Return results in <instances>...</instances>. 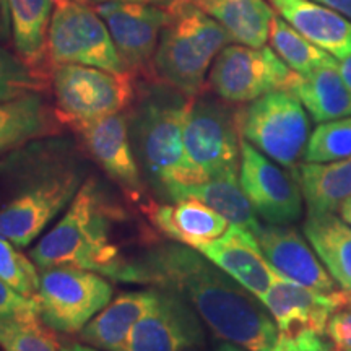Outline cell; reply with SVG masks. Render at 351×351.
<instances>
[{
    "label": "cell",
    "mask_w": 351,
    "mask_h": 351,
    "mask_svg": "<svg viewBox=\"0 0 351 351\" xmlns=\"http://www.w3.org/2000/svg\"><path fill=\"white\" fill-rule=\"evenodd\" d=\"M132 263L135 283L182 296L218 339L247 351H278V327L262 301L197 249L153 245Z\"/></svg>",
    "instance_id": "obj_1"
},
{
    "label": "cell",
    "mask_w": 351,
    "mask_h": 351,
    "mask_svg": "<svg viewBox=\"0 0 351 351\" xmlns=\"http://www.w3.org/2000/svg\"><path fill=\"white\" fill-rule=\"evenodd\" d=\"M85 181V155L59 135L0 156V238L28 247L69 207Z\"/></svg>",
    "instance_id": "obj_2"
},
{
    "label": "cell",
    "mask_w": 351,
    "mask_h": 351,
    "mask_svg": "<svg viewBox=\"0 0 351 351\" xmlns=\"http://www.w3.org/2000/svg\"><path fill=\"white\" fill-rule=\"evenodd\" d=\"M124 219V210L114 204L99 182L86 178L67 212L34 245L32 258L41 270L69 265L135 283L134 263L122 256L112 234L114 226Z\"/></svg>",
    "instance_id": "obj_3"
},
{
    "label": "cell",
    "mask_w": 351,
    "mask_h": 351,
    "mask_svg": "<svg viewBox=\"0 0 351 351\" xmlns=\"http://www.w3.org/2000/svg\"><path fill=\"white\" fill-rule=\"evenodd\" d=\"M192 98L169 85H152L129 116L130 140L140 168L166 195L186 171L184 125Z\"/></svg>",
    "instance_id": "obj_4"
},
{
    "label": "cell",
    "mask_w": 351,
    "mask_h": 351,
    "mask_svg": "<svg viewBox=\"0 0 351 351\" xmlns=\"http://www.w3.org/2000/svg\"><path fill=\"white\" fill-rule=\"evenodd\" d=\"M166 10L169 20L161 32L153 70L166 85L195 98L204 90L213 60L231 38L217 20L191 0H173Z\"/></svg>",
    "instance_id": "obj_5"
},
{
    "label": "cell",
    "mask_w": 351,
    "mask_h": 351,
    "mask_svg": "<svg viewBox=\"0 0 351 351\" xmlns=\"http://www.w3.org/2000/svg\"><path fill=\"white\" fill-rule=\"evenodd\" d=\"M184 153L186 171L182 181L166 194L168 199L179 187L239 176L238 111H232L223 99L200 95L192 98L184 125Z\"/></svg>",
    "instance_id": "obj_6"
},
{
    "label": "cell",
    "mask_w": 351,
    "mask_h": 351,
    "mask_svg": "<svg viewBox=\"0 0 351 351\" xmlns=\"http://www.w3.org/2000/svg\"><path fill=\"white\" fill-rule=\"evenodd\" d=\"M350 296L346 289L322 293L276 276L261 301L278 327V351H337L327 322Z\"/></svg>",
    "instance_id": "obj_7"
},
{
    "label": "cell",
    "mask_w": 351,
    "mask_h": 351,
    "mask_svg": "<svg viewBox=\"0 0 351 351\" xmlns=\"http://www.w3.org/2000/svg\"><path fill=\"white\" fill-rule=\"evenodd\" d=\"M239 134L283 168L296 171L309 142V117L300 98L276 90L238 109Z\"/></svg>",
    "instance_id": "obj_8"
},
{
    "label": "cell",
    "mask_w": 351,
    "mask_h": 351,
    "mask_svg": "<svg viewBox=\"0 0 351 351\" xmlns=\"http://www.w3.org/2000/svg\"><path fill=\"white\" fill-rule=\"evenodd\" d=\"M51 85L57 117L69 129L124 112L135 99L130 72L116 73L90 65L65 64L52 70Z\"/></svg>",
    "instance_id": "obj_9"
},
{
    "label": "cell",
    "mask_w": 351,
    "mask_h": 351,
    "mask_svg": "<svg viewBox=\"0 0 351 351\" xmlns=\"http://www.w3.org/2000/svg\"><path fill=\"white\" fill-rule=\"evenodd\" d=\"M47 57L52 69L78 64L116 73L129 72L98 12L73 0H54Z\"/></svg>",
    "instance_id": "obj_10"
},
{
    "label": "cell",
    "mask_w": 351,
    "mask_h": 351,
    "mask_svg": "<svg viewBox=\"0 0 351 351\" xmlns=\"http://www.w3.org/2000/svg\"><path fill=\"white\" fill-rule=\"evenodd\" d=\"M112 285L96 271L59 265L41 271L36 295L39 317L52 330L80 333L109 304Z\"/></svg>",
    "instance_id": "obj_11"
},
{
    "label": "cell",
    "mask_w": 351,
    "mask_h": 351,
    "mask_svg": "<svg viewBox=\"0 0 351 351\" xmlns=\"http://www.w3.org/2000/svg\"><path fill=\"white\" fill-rule=\"evenodd\" d=\"M295 78L296 72H293L271 47L232 44L226 46L213 60L208 83L219 99L243 104L270 91H289Z\"/></svg>",
    "instance_id": "obj_12"
},
{
    "label": "cell",
    "mask_w": 351,
    "mask_h": 351,
    "mask_svg": "<svg viewBox=\"0 0 351 351\" xmlns=\"http://www.w3.org/2000/svg\"><path fill=\"white\" fill-rule=\"evenodd\" d=\"M239 182L254 212L269 225H291L302 215V192L296 171L278 163L241 137Z\"/></svg>",
    "instance_id": "obj_13"
},
{
    "label": "cell",
    "mask_w": 351,
    "mask_h": 351,
    "mask_svg": "<svg viewBox=\"0 0 351 351\" xmlns=\"http://www.w3.org/2000/svg\"><path fill=\"white\" fill-rule=\"evenodd\" d=\"M93 8L106 23L114 46L130 73L153 67L161 32L169 20L166 7L109 0L95 3Z\"/></svg>",
    "instance_id": "obj_14"
},
{
    "label": "cell",
    "mask_w": 351,
    "mask_h": 351,
    "mask_svg": "<svg viewBox=\"0 0 351 351\" xmlns=\"http://www.w3.org/2000/svg\"><path fill=\"white\" fill-rule=\"evenodd\" d=\"M83 152L122 189L130 200L143 199V181L130 140L129 116L112 114L91 122L72 125Z\"/></svg>",
    "instance_id": "obj_15"
},
{
    "label": "cell",
    "mask_w": 351,
    "mask_h": 351,
    "mask_svg": "<svg viewBox=\"0 0 351 351\" xmlns=\"http://www.w3.org/2000/svg\"><path fill=\"white\" fill-rule=\"evenodd\" d=\"M158 289V302L132 327L124 351H189L204 345V326L194 307L169 289Z\"/></svg>",
    "instance_id": "obj_16"
},
{
    "label": "cell",
    "mask_w": 351,
    "mask_h": 351,
    "mask_svg": "<svg viewBox=\"0 0 351 351\" xmlns=\"http://www.w3.org/2000/svg\"><path fill=\"white\" fill-rule=\"evenodd\" d=\"M256 238L263 256L278 275L322 293L339 289L317 254L295 228L267 225L261 228Z\"/></svg>",
    "instance_id": "obj_17"
},
{
    "label": "cell",
    "mask_w": 351,
    "mask_h": 351,
    "mask_svg": "<svg viewBox=\"0 0 351 351\" xmlns=\"http://www.w3.org/2000/svg\"><path fill=\"white\" fill-rule=\"evenodd\" d=\"M197 251L258 300L278 276L263 256L256 236L241 226L230 225L219 238L200 245Z\"/></svg>",
    "instance_id": "obj_18"
},
{
    "label": "cell",
    "mask_w": 351,
    "mask_h": 351,
    "mask_svg": "<svg viewBox=\"0 0 351 351\" xmlns=\"http://www.w3.org/2000/svg\"><path fill=\"white\" fill-rule=\"evenodd\" d=\"M142 208L152 225L166 238L194 249L219 238L231 225L223 215L194 197L174 200L173 204L150 200Z\"/></svg>",
    "instance_id": "obj_19"
},
{
    "label": "cell",
    "mask_w": 351,
    "mask_h": 351,
    "mask_svg": "<svg viewBox=\"0 0 351 351\" xmlns=\"http://www.w3.org/2000/svg\"><path fill=\"white\" fill-rule=\"evenodd\" d=\"M307 41L335 59L351 56V20L314 0H267Z\"/></svg>",
    "instance_id": "obj_20"
},
{
    "label": "cell",
    "mask_w": 351,
    "mask_h": 351,
    "mask_svg": "<svg viewBox=\"0 0 351 351\" xmlns=\"http://www.w3.org/2000/svg\"><path fill=\"white\" fill-rule=\"evenodd\" d=\"M62 122L44 93H29L0 103V156L36 140L57 137Z\"/></svg>",
    "instance_id": "obj_21"
},
{
    "label": "cell",
    "mask_w": 351,
    "mask_h": 351,
    "mask_svg": "<svg viewBox=\"0 0 351 351\" xmlns=\"http://www.w3.org/2000/svg\"><path fill=\"white\" fill-rule=\"evenodd\" d=\"M158 298V288L122 293L82 328L80 339L103 351H124L132 327L155 307Z\"/></svg>",
    "instance_id": "obj_22"
},
{
    "label": "cell",
    "mask_w": 351,
    "mask_h": 351,
    "mask_svg": "<svg viewBox=\"0 0 351 351\" xmlns=\"http://www.w3.org/2000/svg\"><path fill=\"white\" fill-rule=\"evenodd\" d=\"M289 91L300 98L317 124L351 116V90L340 75L339 62L324 65L307 75L296 73Z\"/></svg>",
    "instance_id": "obj_23"
},
{
    "label": "cell",
    "mask_w": 351,
    "mask_h": 351,
    "mask_svg": "<svg viewBox=\"0 0 351 351\" xmlns=\"http://www.w3.org/2000/svg\"><path fill=\"white\" fill-rule=\"evenodd\" d=\"M217 20L232 43L265 46L275 10L267 0H191Z\"/></svg>",
    "instance_id": "obj_24"
},
{
    "label": "cell",
    "mask_w": 351,
    "mask_h": 351,
    "mask_svg": "<svg viewBox=\"0 0 351 351\" xmlns=\"http://www.w3.org/2000/svg\"><path fill=\"white\" fill-rule=\"evenodd\" d=\"M8 5L16 54L29 67L47 75V34L54 12V0H8Z\"/></svg>",
    "instance_id": "obj_25"
},
{
    "label": "cell",
    "mask_w": 351,
    "mask_h": 351,
    "mask_svg": "<svg viewBox=\"0 0 351 351\" xmlns=\"http://www.w3.org/2000/svg\"><path fill=\"white\" fill-rule=\"evenodd\" d=\"M302 232L337 285L351 291V226L333 213L307 215Z\"/></svg>",
    "instance_id": "obj_26"
},
{
    "label": "cell",
    "mask_w": 351,
    "mask_h": 351,
    "mask_svg": "<svg viewBox=\"0 0 351 351\" xmlns=\"http://www.w3.org/2000/svg\"><path fill=\"white\" fill-rule=\"evenodd\" d=\"M307 215L333 213L351 197V158L298 166Z\"/></svg>",
    "instance_id": "obj_27"
},
{
    "label": "cell",
    "mask_w": 351,
    "mask_h": 351,
    "mask_svg": "<svg viewBox=\"0 0 351 351\" xmlns=\"http://www.w3.org/2000/svg\"><path fill=\"white\" fill-rule=\"evenodd\" d=\"M186 197H194V199L204 202L215 212L223 215L231 225L244 228V230L251 231L254 236L261 231L262 225L258 223L251 202L247 200L243 187H241L239 176L215 178L200 184L179 187L169 197V200H181Z\"/></svg>",
    "instance_id": "obj_28"
},
{
    "label": "cell",
    "mask_w": 351,
    "mask_h": 351,
    "mask_svg": "<svg viewBox=\"0 0 351 351\" xmlns=\"http://www.w3.org/2000/svg\"><path fill=\"white\" fill-rule=\"evenodd\" d=\"M269 41L271 49L278 54L280 59L300 75H307L324 65L337 64L335 57L307 41L278 13H275L271 19Z\"/></svg>",
    "instance_id": "obj_29"
},
{
    "label": "cell",
    "mask_w": 351,
    "mask_h": 351,
    "mask_svg": "<svg viewBox=\"0 0 351 351\" xmlns=\"http://www.w3.org/2000/svg\"><path fill=\"white\" fill-rule=\"evenodd\" d=\"M0 348L3 351H59L52 333L39 314L0 319Z\"/></svg>",
    "instance_id": "obj_30"
},
{
    "label": "cell",
    "mask_w": 351,
    "mask_h": 351,
    "mask_svg": "<svg viewBox=\"0 0 351 351\" xmlns=\"http://www.w3.org/2000/svg\"><path fill=\"white\" fill-rule=\"evenodd\" d=\"M49 77L29 67L19 54L0 44V103L29 93H46Z\"/></svg>",
    "instance_id": "obj_31"
},
{
    "label": "cell",
    "mask_w": 351,
    "mask_h": 351,
    "mask_svg": "<svg viewBox=\"0 0 351 351\" xmlns=\"http://www.w3.org/2000/svg\"><path fill=\"white\" fill-rule=\"evenodd\" d=\"M302 158L306 163H330L351 158V116L315 127Z\"/></svg>",
    "instance_id": "obj_32"
},
{
    "label": "cell",
    "mask_w": 351,
    "mask_h": 351,
    "mask_svg": "<svg viewBox=\"0 0 351 351\" xmlns=\"http://www.w3.org/2000/svg\"><path fill=\"white\" fill-rule=\"evenodd\" d=\"M0 280L28 298H36L41 283L34 261L5 238H0Z\"/></svg>",
    "instance_id": "obj_33"
},
{
    "label": "cell",
    "mask_w": 351,
    "mask_h": 351,
    "mask_svg": "<svg viewBox=\"0 0 351 351\" xmlns=\"http://www.w3.org/2000/svg\"><path fill=\"white\" fill-rule=\"evenodd\" d=\"M25 314H39L36 298H28L0 280V319Z\"/></svg>",
    "instance_id": "obj_34"
},
{
    "label": "cell",
    "mask_w": 351,
    "mask_h": 351,
    "mask_svg": "<svg viewBox=\"0 0 351 351\" xmlns=\"http://www.w3.org/2000/svg\"><path fill=\"white\" fill-rule=\"evenodd\" d=\"M327 335L337 351H351V296L330 315Z\"/></svg>",
    "instance_id": "obj_35"
},
{
    "label": "cell",
    "mask_w": 351,
    "mask_h": 351,
    "mask_svg": "<svg viewBox=\"0 0 351 351\" xmlns=\"http://www.w3.org/2000/svg\"><path fill=\"white\" fill-rule=\"evenodd\" d=\"M12 36V16L8 0H0V44L7 43Z\"/></svg>",
    "instance_id": "obj_36"
},
{
    "label": "cell",
    "mask_w": 351,
    "mask_h": 351,
    "mask_svg": "<svg viewBox=\"0 0 351 351\" xmlns=\"http://www.w3.org/2000/svg\"><path fill=\"white\" fill-rule=\"evenodd\" d=\"M314 2L322 3V5L332 8V10L339 12L351 20V0H314Z\"/></svg>",
    "instance_id": "obj_37"
},
{
    "label": "cell",
    "mask_w": 351,
    "mask_h": 351,
    "mask_svg": "<svg viewBox=\"0 0 351 351\" xmlns=\"http://www.w3.org/2000/svg\"><path fill=\"white\" fill-rule=\"evenodd\" d=\"M339 72H340L341 78H343V82L346 83V86L351 90V56H348L343 60H340Z\"/></svg>",
    "instance_id": "obj_38"
},
{
    "label": "cell",
    "mask_w": 351,
    "mask_h": 351,
    "mask_svg": "<svg viewBox=\"0 0 351 351\" xmlns=\"http://www.w3.org/2000/svg\"><path fill=\"white\" fill-rule=\"evenodd\" d=\"M339 212H340V218L343 219L346 225L351 226V197H348V199L340 205Z\"/></svg>",
    "instance_id": "obj_39"
},
{
    "label": "cell",
    "mask_w": 351,
    "mask_h": 351,
    "mask_svg": "<svg viewBox=\"0 0 351 351\" xmlns=\"http://www.w3.org/2000/svg\"><path fill=\"white\" fill-rule=\"evenodd\" d=\"M91 2H109V0H91ZM127 2H142V3H150V5H158V7H166L168 3L173 2V0H127Z\"/></svg>",
    "instance_id": "obj_40"
},
{
    "label": "cell",
    "mask_w": 351,
    "mask_h": 351,
    "mask_svg": "<svg viewBox=\"0 0 351 351\" xmlns=\"http://www.w3.org/2000/svg\"><path fill=\"white\" fill-rule=\"evenodd\" d=\"M60 351H103V350H98V348H95V346H90V345L72 343V345L62 346V348H60Z\"/></svg>",
    "instance_id": "obj_41"
},
{
    "label": "cell",
    "mask_w": 351,
    "mask_h": 351,
    "mask_svg": "<svg viewBox=\"0 0 351 351\" xmlns=\"http://www.w3.org/2000/svg\"><path fill=\"white\" fill-rule=\"evenodd\" d=\"M189 351H197V350H189ZM210 351H244V350L241 348V346H238V345L223 343V345H219V346H217V348H213V350H210Z\"/></svg>",
    "instance_id": "obj_42"
},
{
    "label": "cell",
    "mask_w": 351,
    "mask_h": 351,
    "mask_svg": "<svg viewBox=\"0 0 351 351\" xmlns=\"http://www.w3.org/2000/svg\"><path fill=\"white\" fill-rule=\"evenodd\" d=\"M73 2H80V3H88V5H90V3H91V0H73Z\"/></svg>",
    "instance_id": "obj_43"
}]
</instances>
